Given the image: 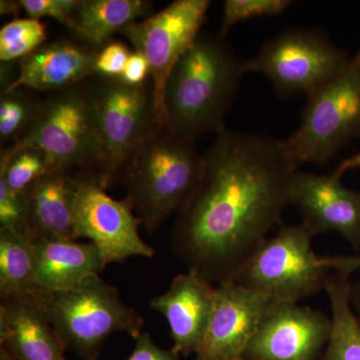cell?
Returning <instances> with one entry per match:
<instances>
[{
  "label": "cell",
  "mask_w": 360,
  "mask_h": 360,
  "mask_svg": "<svg viewBox=\"0 0 360 360\" xmlns=\"http://www.w3.org/2000/svg\"><path fill=\"white\" fill-rule=\"evenodd\" d=\"M245 73L226 37L201 32L168 78L167 127L191 141L219 134Z\"/></svg>",
  "instance_id": "cell-2"
},
{
  "label": "cell",
  "mask_w": 360,
  "mask_h": 360,
  "mask_svg": "<svg viewBox=\"0 0 360 360\" xmlns=\"http://www.w3.org/2000/svg\"><path fill=\"white\" fill-rule=\"evenodd\" d=\"M360 136V51L340 75L310 94L298 129L285 141L296 165H323Z\"/></svg>",
  "instance_id": "cell-6"
},
{
  "label": "cell",
  "mask_w": 360,
  "mask_h": 360,
  "mask_svg": "<svg viewBox=\"0 0 360 360\" xmlns=\"http://www.w3.org/2000/svg\"><path fill=\"white\" fill-rule=\"evenodd\" d=\"M105 188L99 176H78L73 208L75 239H89L101 251L105 266L130 257H153L155 250L142 240L141 222L129 198L116 200Z\"/></svg>",
  "instance_id": "cell-11"
},
{
  "label": "cell",
  "mask_w": 360,
  "mask_h": 360,
  "mask_svg": "<svg viewBox=\"0 0 360 360\" xmlns=\"http://www.w3.org/2000/svg\"><path fill=\"white\" fill-rule=\"evenodd\" d=\"M98 51L70 41L42 45L20 61V72L2 94L26 87L37 91H61L97 75Z\"/></svg>",
  "instance_id": "cell-17"
},
{
  "label": "cell",
  "mask_w": 360,
  "mask_h": 360,
  "mask_svg": "<svg viewBox=\"0 0 360 360\" xmlns=\"http://www.w3.org/2000/svg\"><path fill=\"white\" fill-rule=\"evenodd\" d=\"M312 238L303 224L283 225L255 251L236 283L278 302H297L319 292L328 269L315 255Z\"/></svg>",
  "instance_id": "cell-8"
},
{
  "label": "cell",
  "mask_w": 360,
  "mask_h": 360,
  "mask_svg": "<svg viewBox=\"0 0 360 360\" xmlns=\"http://www.w3.org/2000/svg\"><path fill=\"white\" fill-rule=\"evenodd\" d=\"M45 39L46 28L41 21L30 18L11 21L0 30V60H21L42 46Z\"/></svg>",
  "instance_id": "cell-24"
},
{
  "label": "cell",
  "mask_w": 360,
  "mask_h": 360,
  "mask_svg": "<svg viewBox=\"0 0 360 360\" xmlns=\"http://www.w3.org/2000/svg\"><path fill=\"white\" fill-rule=\"evenodd\" d=\"M150 7L146 0H82L71 30L96 51L101 49L116 32L146 18Z\"/></svg>",
  "instance_id": "cell-20"
},
{
  "label": "cell",
  "mask_w": 360,
  "mask_h": 360,
  "mask_svg": "<svg viewBox=\"0 0 360 360\" xmlns=\"http://www.w3.org/2000/svg\"><path fill=\"white\" fill-rule=\"evenodd\" d=\"M148 75H150V71H149L148 60L142 54L134 51L130 54L122 77L120 78L125 84L139 86V85H143L144 80Z\"/></svg>",
  "instance_id": "cell-31"
},
{
  "label": "cell",
  "mask_w": 360,
  "mask_h": 360,
  "mask_svg": "<svg viewBox=\"0 0 360 360\" xmlns=\"http://www.w3.org/2000/svg\"><path fill=\"white\" fill-rule=\"evenodd\" d=\"M34 283L44 291L70 290L104 269L101 251L94 243L75 239H34Z\"/></svg>",
  "instance_id": "cell-18"
},
{
  "label": "cell",
  "mask_w": 360,
  "mask_h": 360,
  "mask_svg": "<svg viewBox=\"0 0 360 360\" xmlns=\"http://www.w3.org/2000/svg\"><path fill=\"white\" fill-rule=\"evenodd\" d=\"M39 104L33 103L20 89L1 94L0 99V139L2 143L18 141L25 134L39 110Z\"/></svg>",
  "instance_id": "cell-25"
},
{
  "label": "cell",
  "mask_w": 360,
  "mask_h": 360,
  "mask_svg": "<svg viewBox=\"0 0 360 360\" xmlns=\"http://www.w3.org/2000/svg\"><path fill=\"white\" fill-rule=\"evenodd\" d=\"M90 94L101 141L98 176L108 187L158 127L153 96L144 84L134 86L120 78L103 77L90 89Z\"/></svg>",
  "instance_id": "cell-10"
},
{
  "label": "cell",
  "mask_w": 360,
  "mask_h": 360,
  "mask_svg": "<svg viewBox=\"0 0 360 360\" xmlns=\"http://www.w3.org/2000/svg\"><path fill=\"white\" fill-rule=\"evenodd\" d=\"M349 300L354 314L360 322V281L350 283Z\"/></svg>",
  "instance_id": "cell-33"
},
{
  "label": "cell",
  "mask_w": 360,
  "mask_h": 360,
  "mask_svg": "<svg viewBox=\"0 0 360 360\" xmlns=\"http://www.w3.org/2000/svg\"><path fill=\"white\" fill-rule=\"evenodd\" d=\"M291 4L290 0H226L219 33L226 37L231 27L243 21L281 15Z\"/></svg>",
  "instance_id": "cell-26"
},
{
  "label": "cell",
  "mask_w": 360,
  "mask_h": 360,
  "mask_svg": "<svg viewBox=\"0 0 360 360\" xmlns=\"http://www.w3.org/2000/svg\"><path fill=\"white\" fill-rule=\"evenodd\" d=\"M25 148L41 150L52 172L87 165L99 167L101 141L90 90L70 87L39 104L25 134L1 158Z\"/></svg>",
  "instance_id": "cell-5"
},
{
  "label": "cell",
  "mask_w": 360,
  "mask_h": 360,
  "mask_svg": "<svg viewBox=\"0 0 360 360\" xmlns=\"http://www.w3.org/2000/svg\"><path fill=\"white\" fill-rule=\"evenodd\" d=\"M348 54L315 30H288L246 60L248 72L262 73L283 97L309 96L340 75Z\"/></svg>",
  "instance_id": "cell-7"
},
{
  "label": "cell",
  "mask_w": 360,
  "mask_h": 360,
  "mask_svg": "<svg viewBox=\"0 0 360 360\" xmlns=\"http://www.w3.org/2000/svg\"><path fill=\"white\" fill-rule=\"evenodd\" d=\"M49 317L65 350L82 360H97L115 333L137 338L144 321L123 302L115 286L89 277L70 290L45 291Z\"/></svg>",
  "instance_id": "cell-4"
},
{
  "label": "cell",
  "mask_w": 360,
  "mask_h": 360,
  "mask_svg": "<svg viewBox=\"0 0 360 360\" xmlns=\"http://www.w3.org/2000/svg\"><path fill=\"white\" fill-rule=\"evenodd\" d=\"M78 176L58 170L40 177L26 193L28 229L34 239H75L73 208Z\"/></svg>",
  "instance_id": "cell-19"
},
{
  "label": "cell",
  "mask_w": 360,
  "mask_h": 360,
  "mask_svg": "<svg viewBox=\"0 0 360 360\" xmlns=\"http://www.w3.org/2000/svg\"><path fill=\"white\" fill-rule=\"evenodd\" d=\"M20 6L28 18L40 20L51 18L68 30H72L73 20L82 0H20Z\"/></svg>",
  "instance_id": "cell-28"
},
{
  "label": "cell",
  "mask_w": 360,
  "mask_h": 360,
  "mask_svg": "<svg viewBox=\"0 0 360 360\" xmlns=\"http://www.w3.org/2000/svg\"><path fill=\"white\" fill-rule=\"evenodd\" d=\"M52 172L46 155L39 149L25 148L0 160V179L9 189L25 193L45 174Z\"/></svg>",
  "instance_id": "cell-23"
},
{
  "label": "cell",
  "mask_w": 360,
  "mask_h": 360,
  "mask_svg": "<svg viewBox=\"0 0 360 360\" xmlns=\"http://www.w3.org/2000/svg\"><path fill=\"white\" fill-rule=\"evenodd\" d=\"M297 167L285 141L222 129L177 215L175 255L207 283L236 281L281 224Z\"/></svg>",
  "instance_id": "cell-1"
},
{
  "label": "cell",
  "mask_w": 360,
  "mask_h": 360,
  "mask_svg": "<svg viewBox=\"0 0 360 360\" xmlns=\"http://www.w3.org/2000/svg\"><path fill=\"white\" fill-rule=\"evenodd\" d=\"M236 360H251L248 359H245V357H241V359H236Z\"/></svg>",
  "instance_id": "cell-37"
},
{
  "label": "cell",
  "mask_w": 360,
  "mask_h": 360,
  "mask_svg": "<svg viewBox=\"0 0 360 360\" xmlns=\"http://www.w3.org/2000/svg\"><path fill=\"white\" fill-rule=\"evenodd\" d=\"M135 347L127 360H181L172 349H165L153 342L148 333L142 331L134 338Z\"/></svg>",
  "instance_id": "cell-30"
},
{
  "label": "cell",
  "mask_w": 360,
  "mask_h": 360,
  "mask_svg": "<svg viewBox=\"0 0 360 360\" xmlns=\"http://www.w3.org/2000/svg\"><path fill=\"white\" fill-rule=\"evenodd\" d=\"M32 243L30 236L0 229V297L39 288L34 283Z\"/></svg>",
  "instance_id": "cell-22"
},
{
  "label": "cell",
  "mask_w": 360,
  "mask_h": 360,
  "mask_svg": "<svg viewBox=\"0 0 360 360\" xmlns=\"http://www.w3.org/2000/svg\"><path fill=\"white\" fill-rule=\"evenodd\" d=\"M321 262L326 269L345 276H350L354 272L360 271V253L349 257H321Z\"/></svg>",
  "instance_id": "cell-32"
},
{
  "label": "cell",
  "mask_w": 360,
  "mask_h": 360,
  "mask_svg": "<svg viewBox=\"0 0 360 360\" xmlns=\"http://www.w3.org/2000/svg\"><path fill=\"white\" fill-rule=\"evenodd\" d=\"M130 51L120 41L110 42L98 51L96 71L99 77L120 78L129 60Z\"/></svg>",
  "instance_id": "cell-29"
},
{
  "label": "cell",
  "mask_w": 360,
  "mask_h": 360,
  "mask_svg": "<svg viewBox=\"0 0 360 360\" xmlns=\"http://www.w3.org/2000/svg\"><path fill=\"white\" fill-rule=\"evenodd\" d=\"M0 13L1 15H6V14H18L20 8H22L20 6V1H4L2 0L0 2Z\"/></svg>",
  "instance_id": "cell-35"
},
{
  "label": "cell",
  "mask_w": 360,
  "mask_h": 360,
  "mask_svg": "<svg viewBox=\"0 0 360 360\" xmlns=\"http://www.w3.org/2000/svg\"><path fill=\"white\" fill-rule=\"evenodd\" d=\"M359 167H360V153L352 156V158H345V160L341 161L338 167L335 168V172L342 176L347 170Z\"/></svg>",
  "instance_id": "cell-34"
},
{
  "label": "cell",
  "mask_w": 360,
  "mask_h": 360,
  "mask_svg": "<svg viewBox=\"0 0 360 360\" xmlns=\"http://www.w3.org/2000/svg\"><path fill=\"white\" fill-rule=\"evenodd\" d=\"M0 229H11L30 236L26 193L11 191L2 179H0Z\"/></svg>",
  "instance_id": "cell-27"
},
{
  "label": "cell",
  "mask_w": 360,
  "mask_h": 360,
  "mask_svg": "<svg viewBox=\"0 0 360 360\" xmlns=\"http://www.w3.org/2000/svg\"><path fill=\"white\" fill-rule=\"evenodd\" d=\"M0 360H18L8 354L4 348L0 347Z\"/></svg>",
  "instance_id": "cell-36"
},
{
  "label": "cell",
  "mask_w": 360,
  "mask_h": 360,
  "mask_svg": "<svg viewBox=\"0 0 360 360\" xmlns=\"http://www.w3.org/2000/svg\"><path fill=\"white\" fill-rule=\"evenodd\" d=\"M0 347L18 360H68L40 288L1 298Z\"/></svg>",
  "instance_id": "cell-15"
},
{
  "label": "cell",
  "mask_w": 360,
  "mask_h": 360,
  "mask_svg": "<svg viewBox=\"0 0 360 360\" xmlns=\"http://www.w3.org/2000/svg\"><path fill=\"white\" fill-rule=\"evenodd\" d=\"M341 175L296 172L290 205L297 206L303 225L315 236L335 232L360 250V193L343 186Z\"/></svg>",
  "instance_id": "cell-14"
},
{
  "label": "cell",
  "mask_w": 360,
  "mask_h": 360,
  "mask_svg": "<svg viewBox=\"0 0 360 360\" xmlns=\"http://www.w3.org/2000/svg\"><path fill=\"white\" fill-rule=\"evenodd\" d=\"M331 319L297 302L272 300L243 357L251 360H319L328 347Z\"/></svg>",
  "instance_id": "cell-12"
},
{
  "label": "cell",
  "mask_w": 360,
  "mask_h": 360,
  "mask_svg": "<svg viewBox=\"0 0 360 360\" xmlns=\"http://www.w3.org/2000/svg\"><path fill=\"white\" fill-rule=\"evenodd\" d=\"M202 170L193 141L158 127L130 156L122 170L127 198L146 231L153 232L186 205Z\"/></svg>",
  "instance_id": "cell-3"
},
{
  "label": "cell",
  "mask_w": 360,
  "mask_h": 360,
  "mask_svg": "<svg viewBox=\"0 0 360 360\" xmlns=\"http://www.w3.org/2000/svg\"><path fill=\"white\" fill-rule=\"evenodd\" d=\"M271 298L236 281L214 286L212 311L193 360H236L245 355Z\"/></svg>",
  "instance_id": "cell-13"
},
{
  "label": "cell",
  "mask_w": 360,
  "mask_h": 360,
  "mask_svg": "<svg viewBox=\"0 0 360 360\" xmlns=\"http://www.w3.org/2000/svg\"><path fill=\"white\" fill-rule=\"evenodd\" d=\"M349 277L335 272L326 278L333 330L321 360H360V322L349 300Z\"/></svg>",
  "instance_id": "cell-21"
},
{
  "label": "cell",
  "mask_w": 360,
  "mask_h": 360,
  "mask_svg": "<svg viewBox=\"0 0 360 360\" xmlns=\"http://www.w3.org/2000/svg\"><path fill=\"white\" fill-rule=\"evenodd\" d=\"M214 286L188 270L174 277L163 295L150 300L149 305L167 319L172 349L179 355L195 354L212 311Z\"/></svg>",
  "instance_id": "cell-16"
},
{
  "label": "cell",
  "mask_w": 360,
  "mask_h": 360,
  "mask_svg": "<svg viewBox=\"0 0 360 360\" xmlns=\"http://www.w3.org/2000/svg\"><path fill=\"white\" fill-rule=\"evenodd\" d=\"M210 0H176L122 32L134 51L146 58L153 78V115L158 127H167L165 91L168 78L187 49L198 39L205 25Z\"/></svg>",
  "instance_id": "cell-9"
}]
</instances>
